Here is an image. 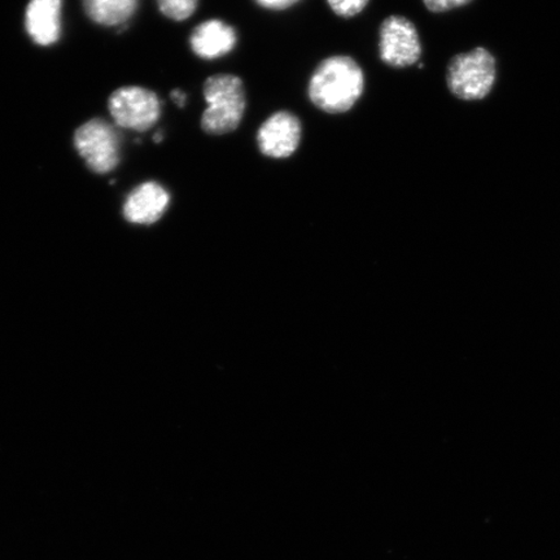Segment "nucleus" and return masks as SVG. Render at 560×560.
Returning <instances> with one entry per match:
<instances>
[{
    "label": "nucleus",
    "instance_id": "8",
    "mask_svg": "<svg viewBox=\"0 0 560 560\" xmlns=\"http://www.w3.org/2000/svg\"><path fill=\"white\" fill-rule=\"evenodd\" d=\"M234 26L220 19L202 21L190 35V48L195 56L206 61L225 58L237 46Z\"/></svg>",
    "mask_w": 560,
    "mask_h": 560
},
{
    "label": "nucleus",
    "instance_id": "10",
    "mask_svg": "<svg viewBox=\"0 0 560 560\" xmlns=\"http://www.w3.org/2000/svg\"><path fill=\"white\" fill-rule=\"evenodd\" d=\"M25 27L35 44H56L61 33V0H31L25 13Z\"/></svg>",
    "mask_w": 560,
    "mask_h": 560
},
{
    "label": "nucleus",
    "instance_id": "11",
    "mask_svg": "<svg viewBox=\"0 0 560 560\" xmlns=\"http://www.w3.org/2000/svg\"><path fill=\"white\" fill-rule=\"evenodd\" d=\"M86 15L103 26H124L136 15L139 0H82Z\"/></svg>",
    "mask_w": 560,
    "mask_h": 560
},
{
    "label": "nucleus",
    "instance_id": "7",
    "mask_svg": "<svg viewBox=\"0 0 560 560\" xmlns=\"http://www.w3.org/2000/svg\"><path fill=\"white\" fill-rule=\"evenodd\" d=\"M303 139V125L290 110L272 114L260 126L256 140L258 150L270 159H289L295 155Z\"/></svg>",
    "mask_w": 560,
    "mask_h": 560
},
{
    "label": "nucleus",
    "instance_id": "17",
    "mask_svg": "<svg viewBox=\"0 0 560 560\" xmlns=\"http://www.w3.org/2000/svg\"><path fill=\"white\" fill-rule=\"evenodd\" d=\"M164 140V132L163 131H158L155 137H153V142H155L156 144L163 142Z\"/></svg>",
    "mask_w": 560,
    "mask_h": 560
},
{
    "label": "nucleus",
    "instance_id": "13",
    "mask_svg": "<svg viewBox=\"0 0 560 560\" xmlns=\"http://www.w3.org/2000/svg\"><path fill=\"white\" fill-rule=\"evenodd\" d=\"M370 0H327L328 7L336 16L352 19L365 11Z\"/></svg>",
    "mask_w": 560,
    "mask_h": 560
},
{
    "label": "nucleus",
    "instance_id": "12",
    "mask_svg": "<svg viewBox=\"0 0 560 560\" xmlns=\"http://www.w3.org/2000/svg\"><path fill=\"white\" fill-rule=\"evenodd\" d=\"M159 10L173 21L190 19L199 7V0H158Z\"/></svg>",
    "mask_w": 560,
    "mask_h": 560
},
{
    "label": "nucleus",
    "instance_id": "3",
    "mask_svg": "<svg viewBox=\"0 0 560 560\" xmlns=\"http://www.w3.org/2000/svg\"><path fill=\"white\" fill-rule=\"evenodd\" d=\"M497 77L495 59L486 48L455 55L447 67L446 83L460 101L485 100L492 91Z\"/></svg>",
    "mask_w": 560,
    "mask_h": 560
},
{
    "label": "nucleus",
    "instance_id": "14",
    "mask_svg": "<svg viewBox=\"0 0 560 560\" xmlns=\"http://www.w3.org/2000/svg\"><path fill=\"white\" fill-rule=\"evenodd\" d=\"M471 2L472 0H423L427 9L436 13L460 9Z\"/></svg>",
    "mask_w": 560,
    "mask_h": 560
},
{
    "label": "nucleus",
    "instance_id": "4",
    "mask_svg": "<svg viewBox=\"0 0 560 560\" xmlns=\"http://www.w3.org/2000/svg\"><path fill=\"white\" fill-rule=\"evenodd\" d=\"M74 145L94 173L107 174L120 163V136L114 125L101 118H94L77 129Z\"/></svg>",
    "mask_w": 560,
    "mask_h": 560
},
{
    "label": "nucleus",
    "instance_id": "2",
    "mask_svg": "<svg viewBox=\"0 0 560 560\" xmlns=\"http://www.w3.org/2000/svg\"><path fill=\"white\" fill-rule=\"evenodd\" d=\"M202 96L207 108L200 126L206 135L226 136L240 128L247 109V93L241 77L230 73L208 77Z\"/></svg>",
    "mask_w": 560,
    "mask_h": 560
},
{
    "label": "nucleus",
    "instance_id": "5",
    "mask_svg": "<svg viewBox=\"0 0 560 560\" xmlns=\"http://www.w3.org/2000/svg\"><path fill=\"white\" fill-rule=\"evenodd\" d=\"M108 108L116 125L139 132L152 129L161 117L158 94L139 86L116 90L109 97Z\"/></svg>",
    "mask_w": 560,
    "mask_h": 560
},
{
    "label": "nucleus",
    "instance_id": "1",
    "mask_svg": "<svg viewBox=\"0 0 560 560\" xmlns=\"http://www.w3.org/2000/svg\"><path fill=\"white\" fill-rule=\"evenodd\" d=\"M365 88V72L359 62L347 55H334L314 69L307 83V97L325 114L342 115L360 102Z\"/></svg>",
    "mask_w": 560,
    "mask_h": 560
},
{
    "label": "nucleus",
    "instance_id": "6",
    "mask_svg": "<svg viewBox=\"0 0 560 560\" xmlns=\"http://www.w3.org/2000/svg\"><path fill=\"white\" fill-rule=\"evenodd\" d=\"M380 56L385 66L408 68L422 56V44L415 24L404 16L385 19L380 30Z\"/></svg>",
    "mask_w": 560,
    "mask_h": 560
},
{
    "label": "nucleus",
    "instance_id": "9",
    "mask_svg": "<svg viewBox=\"0 0 560 560\" xmlns=\"http://www.w3.org/2000/svg\"><path fill=\"white\" fill-rule=\"evenodd\" d=\"M171 205V194L158 182H144L131 191L125 201V219L136 225H152Z\"/></svg>",
    "mask_w": 560,
    "mask_h": 560
},
{
    "label": "nucleus",
    "instance_id": "16",
    "mask_svg": "<svg viewBox=\"0 0 560 560\" xmlns=\"http://www.w3.org/2000/svg\"><path fill=\"white\" fill-rule=\"evenodd\" d=\"M172 101L175 105H177L178 108H185V105L187 103V95L185 91H182L179 89L173 90L171 93Z\"/></svg>",
    "mask_w": 560,
    "mask_h": 560
},
{
    "label": "nucleus",
    "instance_id": "15",
    "mask_svg": "<svg viewBox=\"0 0 560 560\" xmlns=\"http://www.w3.org/2000/svg\"><path fill=\"white\" fill-rule=\"evenodd\" d=\"M301 0H255L258 7L268 11H285L299 4Z\"/></svg>",
    "mask_w": 560,
    "mask_h": 560
}]
</instances>
